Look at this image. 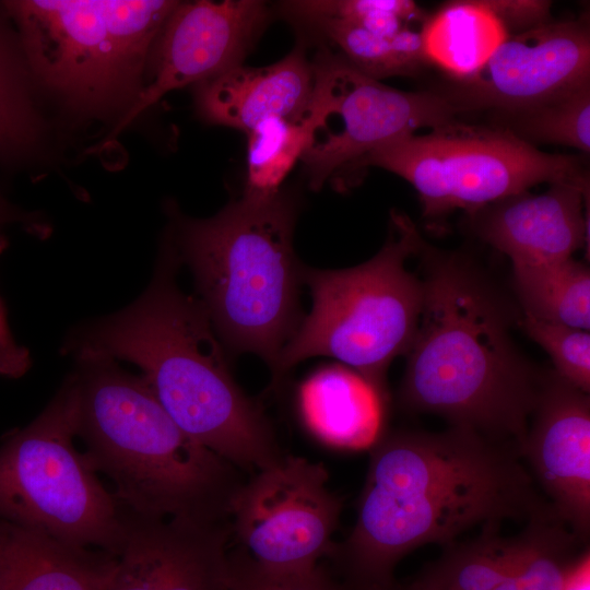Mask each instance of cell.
Segmentation results:
<instances>
[{
    "mask_svg": "<svg viewBox=\"0 0 590 590\" xmlns=\"http://www.w3.org/2000/svg\"><path fill=\"white\" fill-rule=\"evenodd\" d=\"M519 451L471 429L394 430L370 448L355 523L327 556L347 590L391 586L398 563L465 531L552 514Z\"/></svg>",
    "mask_w": 590,
    "mask_h": 590,
    "instance_id": "obj_1",
    "label": "cell"
},
{
    "mask_svg": "<svg viewBox=\"0 0 590 590\" xmlns=\"http://www.w3.org/2000/svg\"><path fill=\"white\" fill-rule=\"evenodd\" d=\"M423 306L399 389L409 412L434 414L521 456L542 373L511 337L518 314L471 259L425 240Z\"/></svg>",
    "mask_w": 590,
    "mask_h": 590,
    "instance_id": "obj_2",
    "label": "cell"
},
{
    "mask_svg": "<svg viewBox=\"0 0 590 590\" xmlns=\"http://www.w3.org/2000/svg\"><path fill=\"white\" fill-rule=\"evenodd\" d=\"M177 263L169 248L134 303L76 329L64 350L139 366L185 434L252 475L283 456L268 417L234 380L202 302L177 286Z\"/></svg>",
    "mask_w": 590,
    "mask_h": 590,
    "instance_id": "obj_3",
    "label": "cell"
},
{
    "mask_svg": "<svg viewBox=\"0 0 590 590\" xmlns=\"http://www.w3.org/2000/svg\"><path fill=\"white\" fill-rule=\"evenodd\" d=\"M75 359L76 437L121 506L144 517L228 521L243 472L185 434L142 375L108 357Z\"/></svg>",
    "mask_w": 590,
    "mask_h": 590,
    "instance_id": "obj_4",
    "label": "cell"
},
{
    "mask_svg": "<svg viewBox=\"0 0 590 590\" xmlns=\"http://www.w3.org/2000/svg\"><path fill=\"white\" fill-rule=\"evenodd\" d=\"M294 199L241 197L214 216L182 219L176 246L224 347L252 353L272 369L297 329L300 267L293 249Z\"/></svg>",
    "mask_w": 590,
    "mask_h": 590,
    "instance_id": "obj_5",
    "label": "cell"
},
{
    "mask_svg": "<svg viewBox=\"0 0 590 590\" xmlns=\"http://www.w3.org/2000/svg\"><path fill=\"white\" fill-rule=\"evenodd\" d=\"M423 241L410 217L392 211L382 248L366 262L340 270L302 264L311 309L281 350L272 387L302 361L329 356L361 375L387 403L388 368L408 353L421 317L423 282L406 261Z\"/></svg>",
    "mask_w": 590,
    "mask_h": 590,
    "instance_id": "obj_6",
    "label": "cell"
},
{
    "mask_svg": "<svg viewBox=\"0 0 590 590\" xmlns=\"http://www.w3.org/2000/svg\"><path fill=\"white\" fill-rule=\"evenodd\" d=\"M169 0H9L1 5L16 31L35 83L90 116L133 106ZM122 116V117H123Z\"/></svg>",
    "mask_w": 590,
    "mask_h": 590,
    "instance_id": "obj_7",
    "label": "cell"
},
{
    "mask_svg": "<svg viewBox=\"0 0 590 590\" xmlns=\"http://www.w3.org/2000/svg\"><path fill=\"white\" fill-rule=\"evenodd\" d=\"M78 384L70 374L45 410L0 446V520L117 557L126 509L74 446Z\"/></svg>",
    "mask_w": 590,
    "mask_h": 590,
    "instance_id": "obj_8",
    "label": "cell"
},
{
    "mask_svg": "<svg viewBox=\"0 0 590 590\" xmlns=\"http://www.w3.org/2000/svg\"><path fill=\"white\" fill-rule=\"evenodd\" d=\"M583 158L539 150L504 127L467 125L456 119L425 134L391 141L355 166H375L413 186L423 216L455 210L469 215L540 184L586 180Z\"/></svg>",
    "mask_w": 590,
    "mask_h": 590,
    "instance_id": "obj_9",
    "label": "cell"
},
{
    "mask_svg": "<svg viewBox=\"0 0 590 590\" xmlns=\"http://www.w3.org/2000/svg\"><path fill=\"white\" fill-rule=\"evenodd\" d=\"M312 66L322 118L300 161L314 190L354 170L374 150L421 128L450 122L460 111L444 92L388 86L329 52Z\"/></svg>",
    "mask_w": 590,
    "mask_h": 590,
    "instance_id": "obj_10",
    "label": "cell"
},
{
    "mask_svg": "<svg viewBox=\"0 0 590 590\" xmlns=\"http://www.w3.org/2000/svg\"><path fill=\"white\" fill-rule=\"evenodd\" d=\"M321 462L283 456L245 481L234 495L232 535L253 560L274 570L317 566L334 544L342 499Z\"/></svg>",
    "mask_w": 590,
    "mask_h": 590,
    "instance_id": "obj_11",
    "label": "cell"
},
{
    "mask_svg": "<svg viewBox=\"0 0 590 590\" xmlns=\"http://www.w3.org/2000/svg\"><path fill=\"white\" fill-rule=\"evenodd\" d=\"M269 17L262 1L178 2L151 51L149 82L110 135L118 134L166 93L241 64Z\"/></svg>",
    "mask_w": 590,
    "mask_h": 590,
    "instance_id": "obj_12",
    "label": "cell"
},
{
    "mask_svg": "<svg viewBox=\"0 0 590 590\" xmlns=\"http://www.w3.org/2000/svg\"><path fill=\"white\" fill-rule=\"evenodd\" d=\"M590 82L588 15L510 35L473 76L444 92L461 111L526 109Z\"/></svg>",
    "mask_w": 590,
    "mask_h": 590,
    "instance_id": "obj_13",
    "label": "cell"
},
{
    "mask_svg": "<svg viewBox=\"0 0 590 590\" xmlns=\"http://www.w3.org/2000/svg\"><path fill=\"white\" fill-rule=\"evenodd\" d=\"M521 458L556 516L586 543L590 534V398L554 370L542 374Z\"/></svg>",
    "mask_w": 590,
    "mask_h": 590,
    "instance_id": "obj_14",
    "label": "cell"
},
{
    "mask_svg": "<svg viewBox=\"0 0 590 590\" xmlns=\"http://www.w3.org/2000/svg\"><path fill=\"white\" fill-rule=\"evenodd\" d=\"M231 538L228 521L152 518L126 509L123 543L107 590H229Z\"/></svg>",
    "mask_w": 590,
    "mask_h": 590,
    "instance_id": "obj_15",
    "label": "cell"
},
{
    "mask_svg": "<svg viewBox=\"0 0 590 590\" xmlns=\"http://www.w3.org/2000/svg\"><path fill=\"white\" fill-rule=\"evenodd\" d=\"M589 179L550 184L493 202L470 214L473 232L508 256L512 266L553 264L573 258L588 243Z\"/></svg>",
    "mask_w": 590,
    "mask_h": 590,
    "instance_id": "obj_16",
    "label": "cell"
},
{
    "mask_svg": "<svg viewBox=\"0 0 590 590\" xmlns=\"http://www.w3.org/2000/svg\"><path fill=\"white\" fill-rule=\"evenodd\" d=\"M315 86V71L297 46L280 61L264 67L243 63L194 85L199 115L215 125L250 131L274 117L305 114Z\"/></svg>",
    "mask_w": 590,
    "mask_h": 590,
    "instance_id": "obj_17",
    "label": "cell"
},
{
    "mask_svg": "<svg viewBox=\"0 0 590 590\" xmlns=\"http://www.w3.org/2000/svg\"><path fill=\"white\" fill-rule=\"evenodd\" d=\"M116 569L107 552L2 521L0 590H107Z\"/></svg>",
    "mask_w": 590,
    "mask_h": 590,
    "instance_id": "obj_18",
    "label": "cell"
},
{
    "mask_svg": "<svg viewBox=\"0 0 590 590\" xmlns=\"http://www.w3.org/2000/svg\"><path fill=\"white\" fill-rule=\"evenodd\" d=\"M386 402L356 371L322 367L300 386L298 408L307 429L323 444L344 450L370 449L382 435Z\"/></svg>",
    "mask_w": 590,
    "mask_h": 590,
    "instance_id": "obj_19",
    "label": "cell"
},
{
    "mask_svg": "<svg viewBox=\"0 0 590 590\" xmlns=\"http://www.w3.org/2000/svg\"><path fill=\"white\" fill-rule=\"evenodd\" d=\"M421 35L427 63L455 82L477 73L509 37L488 0L446 2L426 15Z\"/></svg>",
    "mask_w": 590,
    "mask_h": 590,
    "instance_id": "obj_20",
    "label": "cell"
},
{
    "mask_svg": "<svg viewBox=\"0 0 590 590\" xmlns=\"http://www.w3.org/2000/svg\"><path fill=\"white\" fill-rule=\"evenodd\" d=\"M33 79L13 23L0 3V164L15 166L37 153L44 127Z\"/></svg>",
    "mask_w": 590,
    "mask_h": 590,
    "instance_id": "obj_21",
    "label": "cell"
},
{
    "mask_svg": "<svg viewBox=\"0 0 590 590\" xmlns=\"http://www.w3.org/2000/svg\"><path fill=\"white\" fill-rule=\"evenodd\" d=\"M321 118V106L312 94L303 116L269 118L246 133L247 178L244 198L269 201L281 193V185L310 146Z\"/></svg>",
    "mask_w": 590,
    "mask_h": 590,
    "instance_id": "obj_22",
    "label": "cell"
},
{
    "mask_svg": "<svg viewBox=\"0 0 590 590\" xmlns=\"http://www.w3.org/2000/svg\"><path fill=\"white\" fill-rule=\"evenodd\" d=\"M522 315L589 331L590 270L574 258L543 266H512Z\"/></svg>",
    "mask_w": 590,
    "mask_h": 590,
    "instance_id": "obj_23",
    "label": "cell"
},
{
    "mask_svg": "<svg viewBox=\"0 0 590 590\" xmlns=\"http://www.w3.org/2000/svg\"><path fill=\"white\" fill-rule=\"evenodd\" d=\"M499 529L487 524L470 541L445 545L410 585L415 590H493L508 573L509 539Z\"/></svg>",
    "mask_w": 590,
    "mask_h": 590,
    "instance_id": "obj_24",
    "label": "cell"
},
{
    "mask_svg": "<svg viewBox=\"0 0 590 590\" xmlns=\"http://www.w3.org/2000/svg\"><path fill=\"white\" fill-rule=\"evenodd\" d=\"M581 541L554 514L532 518L509 538L508 559L524 590H562Z\"/></svg>",
    "mask_w": 590,
    "mask_h": 590,
    "instance_id": "obj_25",
    "label": "cell"
},
{
    "mask_svg": "<svg viewBox=\"0 0 590 590\" xmlns=\"http://www.w3.org/2000/svg\"><path fill=\"white\" fill-rule=\"evenodd\" d=\"M504 128L534 145H565L590 151V82L535 106L502 113Z\"/></svg>",
    "mask_w": 590,
    "mask_h": 590,
    "instance_id": "obj_26",
    "label": "cell"
},
{
    "mask_svg": "<svg viewBox=\"0 0 590 590\" xmlns=\"http://www.w3.org/2000/svg\"><path fill=\"white\" fill-rule=\"evenodd\" d=\"M307 23L329 38L352 67L369 78L379 81L389 76L412 75L421 70L401 32L392 38H384L343 20L317 19Z\"/></svg>",
    "mask_w": 590,
    "mask_h": 590,
    "instance_id": "obj_27",
    "label": "cell"
},
{
    "mask_svg": "<svg viewBox=\"0 0 590 590\" xmlns=\"http://www.w3.org/2000/svg\"><path fill=\"white\" fill-rule=\"evenodd\" d=\"M288 15L303 22L335 19L351 22L384 38L423 23L426 13L410 0H309L284 3Z\"/></svg>",
    "mask_w": 590,
    "mask_h": 590,
    "instance_id": "obj_28",
    "label": "cell"
},
{
    "mask_svg": "<svg viewBox=\"0 0 590 590\" xmlns=\"http://www.w3.org/2000/svg\"><path fill=\"white\" fill-rule=\"evenodd\" d=\"M519 326L552 358L554 371L583 392L590 391L589 331L522 315Z\"/></svg>",
    "mask_w": 590,
    "mask_h": 590,
    "instance_id": "obj_29",
    "label": "cell"
},
{
    "mask_svg": "<svg viewBox=\"0 0 590 590\" xmlns=\"http://www.w3.org/2000/svg\"><path fill=\"white\" fill-rule=\"evenodd\" d=\"M229 590H347L332 573L317 565L304 570H274L238 547L228 552Z\"/></svg>",
    "mask_w": 590,
    "mask_h": 590,
    "instance_id": "obj_30",
    "label": "cell"
},
{
    "mask_svg": "<svg viewBox=\"0 0 590 590\" xmlns=\"http://www.w3.org/2000/svg\"><path fill=\"white\" fill-rule=\"evenodd\" d=\"M508 30L509 36L551 21L550 1L488 0Z\"/></svg>",
    "mask_w": 590,
    "mask_h": 590,
    "instance_id": "obj_31",
    "label": "cell"
},
{
    "mask_svg": "<svg viewBox=\"0 0 590 590\" xmlns=\"http://www.w3.org/2000/svg\"><path fill=\"white\" fill-rule=\"evenodd\" d=\"M8 238L0 232V256L8 247ZM32 359L26 347L20 345L9 327L7 309L0 297V375L9 378L23 376Z\"/></svg>",
    "mask_w": 590,
    "mask_h": 590,
    "instance_id": "obj_32",
    "label": "cell"
},
{
    "mask_svg": "<svg viewBox=\"0 0 590 590\" xmlns=\"http://www.w3.org/2000/svg\"><path fill=\"white\" fill-rule=\"evenodd\" d=\"M562 590H590V551L585 548L567 567Z\"/></svg>",
    "mask_w": 590,
    "mask_h": 590,
    "instance_id": "obj_33",
    "label": "cell"
},
{
    "mask_svg": "<svg viewBox=\"0 0 590 590\" xmlns=\"http://www.w3.org/2000/svg\"><path fill=\"white\" fill-rule=\"evenodd\" d=\"M24 215L17 209L12 206L1 194H0V226L7 223H12L15 221H23Z\"/></svg>",
    "mask_w": 590,
    "mask_h": 590,
    "instance_id": "obj_34",
    "label": "cell"
},
{
    "mask_svg": "<svg viewBox=\"0 0 590 590\" xmlns=\"http://www.w3.org/2000/svg\"><path fill=\"white\" fill-rule=\"evenodd\" d=\"M509 545V543H508ZM493 590H524L508 559L507 576Z\"/></svg>",
    "mask_w": 590,
    "mask_h": 590,
    "instance_id": "obj_35",
    "label": "cell"
},
{
    "mask_svg": "<svg viewBox=\"0 0 590 590\" xmlns=\"http://www.w3.org/2000/svg\"><path fill=\"white\" fill-rule=\"evenodd\" d=\"M378 590H413L410 585H401L397 580L389 587Z\"/></svg>",
    "mask_w": 590,
    "mask_h": 590,
    "instance_id": "obj_36",
    "label": "cell"
},
{
    "mask_svg": "<svg viewBox=\"0 0 590 590\" xmlns=\"http://www.w3.org/2000/svg\"><path fill=\"white\" fill-rule=\"evenodd\" d=\"M1 552H2V522L0 520V563H1Z\"/></svg>",
    "mask_w": 590,
    "mask_h": 590,
    "instance_id": "obj_37",
    "label": "cell"
}]
</instances>
